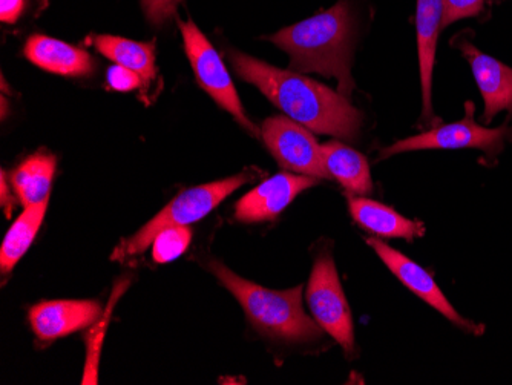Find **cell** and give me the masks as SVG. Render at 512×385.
<instances>
[{"instance_id":"2e32d148","label":"cell","mask_w":512,"mask_h":385,"mask_svg":"<svg viewBox=\"0 0 512 385\" xmlns=\"http://www.w3.org/2000/svg\"><path fill=\"white\" fill-rule=\"evenodd\" d=\"M56 168L57 158L48 151H39L14 169L11 183L25 208L48 201Z\"/></svg>"},{"instance_id":"4fadbf2b","label":"cell","mask_w":512,"mask_h":385,"mask_svg":"<svg viewBox=\"0 0 512 385\" xmlns=\"http://www.w3.org/2000/svg\"><path fill=\"white\" fill-rule=\"evenodd\" d=\"M23 54L48 73L65 77H88L96 70L91 54L53 37L31 36Z\"/></svg>"},{"instance_id":"6da1fadb","label":"cell","mask_w":512,"mask_h":385,"mask_svg":"<svg viewBox=\"0 0 512 385\" xmlns=\"http://www.w3.org/2000/svg\"><path fill=\"white\" fill-rule=\"evenodd\" d=\"M229 57L241 79L255 85L296 122L319 134L350 142L358 139L362 114L347 97L295 71L278 70L238 51H230Z\"/></svg>"},{"instance_id":"d6986e66","label":"cell","mask_w":512,"mask_h":385,"mask_svg":"<svg viewBox=\"0 0 512 385\" xmlns=\"http://www.w3.org/2000/svg\"><path fill=\"white\" fill-rule=\"evenodd\" d=\"M46 209H48V201H43L39 205L25 208L23 214L14 221L10 231L7 232L4 243H2V251H0L2 274H10L14 266L19 263L20 258L27 254L40 226H42Z\"/></svg>"},{"instance_id":"5b68a950","label":"cell","mask_w":512,"mask_h":385,"mask_svg":"<svg viewBox=\"0 0 512 385\" xmlns=\"http://www.w3.org/2000/svg\"><path fill=\"white\" fill-rule=\"evenodd\" d=\"M178 25L183 34L186 54L201 88L217 102V105L230 112L250 134L258 135V128L247 119L237 89L230 79V74L227 73L220 54L192 20H186V22L180 20Z\"/></svg>"},{"instance_id":"603a6c76","label":"cell","mask_w":512,"mask_h":385,"mask_svg":"<svg viewBox=\"0 0 512 385\" xmlns=\"http://www.w3.org/2000/svg\"><path fill=\"white\" fill-rule=\"evenodd\" d=\"M109 86L115 91H122V93H128V91H134V89L140 88L145 85L142 77L138 76L135 71L125 68V66L115 65L109 68L108 76H106Z\"/></svg>"},{"instance_id":"ffe728a7","label":"cell","mask_w":512,"mask_h":385,"mask_svg":"<svg viewBox=\"0 0 512 385\" xmlns=\"http://www.w3.org/2000/svg\"><path fill=\"white\" fill-rule=\"evenodd\" d=\"M191 240L192 231L188 226H172L165 229L155 237L152 257L161 264L177 260L180 255L188 251Z\"/></svg>"},{"instance_id":"30bf717a","label":"cell","mask_w":512,"mask_h":385,"mask_svg":"<svg viewBox=\"0 0 512 385\" xmlns=\"http://www.w3.org/2000/svg\"><path fill=\"white\" fill-rule=\"evenodd\" d=\"M315 185L316 178L309 175H273L238 201L235 218L243 223L275 220L296 195Z\"/></svg>"},{"instance_id":"44dd1931","label":"cell","mask_w":512,"mask_h":385,"mask_svg":"<svg viewBox=\"0 0 512 385\" xmlns=\"http://www.w3.org/2000/svg\"><path fill=\"white\" fill-rule=\"evenodd\" d=\"M485 0H442V28L456 20L474 17L482 11Z\"/></svg>"},{"instance_id":"3957f363","label":"cell","mask_w":512,"mask_h":385,"mask_svg":"<svg viewBox=\"0 0 512 385\" xmlns=\"http://www.w3.org/2000/svg\"><path fill=\"white\" fill-rule=\"evenodd\" d=\"M209 267L212 274L234 293L250 323L260 332L293 343L321 338L322 327L310 320L302 309L301 286L276 292L238 277L218 261H212Z\"/></svg>"},{"instance_id":"9a60e30c","label":"cell","mask_w":512,"mask_h":385,"mask_svg":"<svg viewBox=\"0 0 512 385\" xmlns=\"http://www.w3.org/2000/svg\"><path fill=\"white\" fill-rule=\"evenodd\" d=\"M440 28H442V0H417V50H419L422 93H424V116L427 119L433 117L431 82H433V66Z\"/></svg>"},{"instance_id":"277c9868","label":"cell","mask_w":512,"mask_h":385,"mask_svg":"<svg viewBox=\"0 0 512 385\" xmlns=\"http://www.w3.org/2000/svg\"><path fill=\"white\" fill-rule=\"evenodd\" d=\"M255 177L256 175L252 171H246L235 175V177L226 178V180L186 189L177 195L165 209H161L160 214L155 215L137 234L123 241L122 246L117 247L112 258L123 261L126 258L134 257V255L142 254L154 243L155 237L161 231L172 228V226H188V224L197 223L201 218L211 214L224 198L229 197L232 192L237 191Z\"/></svg>"},{"instance_id":"cb8c5ba5","label":"cell","mask_w":512,"mask_h":385,"mask_svg":"<svg viewBox=\"0 0 512 385\" xmlns=\"http://www.w3.org/2000/svg\"><path fill=\"white\" fill-rule=\"evenodd\" d=\"M25 0H0V19L7 24H14L22 16Z\"/></svg>"},{"instance_id":"8fae6325","label":"cell","mask_w":512,"mask_h":385,"mask_svg":"<svg viewBox=\"0 0 512 385\" xmlns=\"http://www.w3.org/2000/svg\"><path fill=\"white\" fill-rule=\"evenodd\" d=\"M100 315L97 301H45L31 309L30 321L40 339L54 341L97 323Z\"/></svg>"},{"instance_id":"8992f818","label":"cell","mask_w":512,"mask_h":385,"mask_svg":"<svg viewBox=\"0 0 512 385\" xmlns=\"http://www.w3.org/2000/svg\"><path fill=\"white\" fill-rule=\"evenodd\" d=\"M467 116L460 122L439 126L424 134L410 137L394 143L390 148L384 149L381 158L401 154L408 151H422V149H480L488 158H496L503 151L505 142L512 137V128L503 125L502 128H486L474 122V105L468 102Z\"/></svg>"},{"instance_id":"7c38bea8","label":"cell","mask_w":512,"mask_h":385,"mask_svg":"<svg viewBox=\"0 0 512 385\" xmlns=\"http://www.w3.org/2000/svg\"><path fill=\"white\" fill-rule=\"evenodd\" d=\"M463 56L470 63L474 79L485 102L483 120L490 123L503 109L512 111V68L494 57L486 56L470 42L460 45Z\"/></svg>"},{"instance_id":"d4e9b609","label":"cell","mask_w":512,"mask_h":385,"mask_svg":"<svg viewBox=\"0 0 512 385\" xmlns=\"http://www.w3.org/2000/svg\"><path fill=\"white\" fill-rule=\"evenodd\" d=\"M2 206H4L5 212H7V217H10L13 201H11V195L8 197V186L7 181H5V172H2Z\"/></svg>"},{"instance_id":"e0dca14e","label":"cell","mask_w":512,"mask_h":385,"mask_svg":"<svg viewBox=\"0 0 512 385\" xmlns=\"http://www.w3.org/2000/svg\"><path fill=\"white\" fill-rule=\"evenodd\" d=\"M321 152L330 177H335L353 194H370L373 183H371L367 158L364 155L339 142H330L321 146Z\"/></svg>"},{"instance_id":"9c48e42d","label":"cell","mask_w":512,"mask_h":385,"mask_svg":"<svg viewBox=\"0 0 512 385\" xmlns=\"http://www.w3.org/2000/svg\"><path fill=\"white\" fill-rule=\"evenodd\" d=\"M367 243L375 249L376 254L387 264L388 269L402 281V284H405L411 292L416 293L417 297L422 298L425 303L430 304L437 312L442 313L454 326L460 327L465 332L476 336H480L485 332V326L463 318L454 309L453 304L447 300V297L439 289L436 281L428 274L427 270L422 269L419 264L414 263V261L405 257V255H402L401 252L396 251L393 247L382 243L378 238H368Z\"/></svg>"},{"instance_id":"ba28073f","label":"cell","mask_w":512,"mask_h":385,"mask_svg":"<svg viewBox=\"0 0 512 385\" xmlns=\"http://www.w3.org/2000/svg\"><path fill=\"white\" fill-rule=\"evenodd\" d=\"M261 134L276 162L284 169L309 177H330L321 146L304 126L287 117H270L263 123Z\"/></svg>"},{"instance_id":"7402d4cb","label":"cell","mask_w":512,"mask_h":385,"mask_svg":"<svg viewBox=\"0 0 512 385\" xmlns=\"http://www.w3.org/2000/svg\"><path fill=\"white\" fill-rule=\"evenodd\" d=\"M180 2L181 0H142V5L149 22L155 27H161L175 16Z\"/></svg>"},{"instance_id":"5bb4252c","label":"cell","mask_w":512,"mask_h":385,"mask_svg":"<svg viewBox=\"0 0 512 385\" xmlns=\"http://www.w3.org/2000/svg\"><path fill=\"white\" fill-rule=\"evenodd\" d=\"M350 214L361 228L371 234L385 238H404L413 241L414 238L425 234L421 221L407 220L394 209L381 205L378 201L368 198L348 197Z\"/></svg>"},{"instance_id":"ac0fdd59","label":"cell","mask_w":512,"mask_h":385,"mask_svg":"<svg viewBox=\"0 0 512 385\" xmlns=\"http://www.w3.org/2000/svg\"><path fill=\"white\" fill-rule=\"evenodd\" d=\"M91 43L112 62L135 71L146 86L157 77L154 42L142 43L125 37L94 36Z\"/></svg>"},{"instance_id":"52a82bcc","label":"cell","mask_w":512,"mask_h":385,"mask_svg":"<svg viewBox=\"0 0 512 385\" xmlns=\"http://www.w3.org/2000/svg\"><path fill=\"white\" fill-rule=\"evenodd\" d=\"M307 301L316 323L344 347L347 355H352L355 350L352 313L330 255H321L315 261L307 287Z\"/></svg>"},{"instance_id":"7a4b0ae2","label":"cell","mask_w":512,"mask_h":385,"mask_svg":"<svg viewBox=\"0 0 512 385\" xmlns=\"http://www.w3.org/2000/svg\"><path fill=\"white\" fill-rule=\"evenodd\" d=\"M352 14L345 2L299 24L284 28L270 42L290 56L295 73H316L335 77L344 97L355 88L352 66Z\"/></svg>"}]
</instances>
